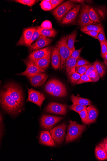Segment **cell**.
<instances>
[{"label":"cell","mask_w":107,"mask_h":161,"mask_svg":"<svg viewBox=\"0 0 107 161\" xmlns=\"http://www.w3.org/2000/svg\"><path fill=\"white\" fill-rule=\"evenodd\" d=\"M67 91L66 86L59 80L53 92L51 95L56 97H62L67 95Z\"/></svg>","instance_id":"ffe728a7"},{"label":"cell","mask_w":107,"mask_h":161,"mask_svg":"<svg viewBox=\"0 0 107 161\" xmlns=\"http://www.w3.org/2000/svg\"><path fill=\"white\" fill-rule=\"evenodd\" d=\"M88 77L93 82L98 81L100 77L99 73L96 69L90 73Z\"/></svg>","instance_id":"e575fe53"},{"label":"cell","mask_w":107,"mask_h":161,"mask_svg":"<svg viewBox=\"0 0 107 161\" xmlns=\"http://www.w3.org/2000/svg\"><path fill=\"white\" fill-rule=\"evenodd\" d=\"M82 75L75 71L69 77V78L72 83L75 85L79 80Z\"/></svg>","instance_id":"1f68e13d"},{"label":"cell","mask_w":107,"mask_h":161,"mask_svg":"<svg viewBox=\"0 0 107 161\" xmlns=\"http://www.w3.org/2000/svg\"><path fill=\"white\" fill-rule=\"evenodd\" d=\"M67 36L61 38L57 42V45L61 59L60 68H64L66 61L72 54L71 52L68 47L67 43Z\"/></svg>","instance_id":"277c9868"},{"label":"cell","mask_w":107,"mask_h":161,"mask_svg":"<svg viewBox=\"0 0 107 161\" xmlns=\"http://www.w3.org/2000/svg\"><path fill=\"white\" fill-rule=\"evenodd\" d=\"M96 69L94 65V64H92L90 67H89L88 69H87L86 72L85 73V74L88 76H89V75L90 74V73L93 72V71L95 70Z\"/></svg>","instance_id":"7dc6e473"},{"label":"cell","mask_w":107,"mask_h":161,"mask_svg":"<svg viewBox=\"0 0 107 161\" xmlns=\"http://www.w3.org/2000/svg\"><path fill=\"white\" fill-rule=\"evenodd\" d=\"M104 149V150H105V152H106V153H107V149Z\"/></svg>","instance_id":"f907efd6"},{"label":"cell","mask_w":107,"mask_h":161,"mask_svg":"<svg viewBox=\"0 0 107 161\" xmlns=\"http://www.w3.org/2000/svg\"><path fill=\"white\" fill-rule=\"evenodd\" d=\"M97 158L100 160H107V154L104 149L99 145L96 146L95 150Z\"/></svg>","instance_id":"484cf974"},{"label":"cell","mask_w":107,"mask_h":161,"mask_svg":"<svg viewBox=\"0 0 107 161\" xmlns=\"http://www.w3.org/2000/svg\"><path fill=\"white\" fill-rule=\"evenodd\" d=\"M51 63L52 67L55 69L56 70L60 68L61 59L57 44L52 48Z\"/></svg>","instance_id":"ac0fdd59"},{"label":"cell","mask_w":107,"mask_h":161,"mask_svg":"<svg viewBox=\"0 0 107 161\" xmlns=\"http://www.w3.org/2000/svg\"><path fill=\"white\" fill-rule=\"evenodd\" d=\"M67 111L66 105L60 104L55 102H51L46 107L45 112L60 115L65 114Z\"/></svg>","instance_id":"4fadbf2b"},{"label":"cell","mask_w":107,"mask_h":161,"mask_svg":"<svg viewBox=\"0 0 107 161\" xmlns=\"http://www.w3.org/2000/svg\"><path fill=\"white\" fill-rule=\"evenodd\" d=\"M79 114L82 122L84 123L87 121L88 118V113L87 108L83 110Z\"/></svg>","instance_id":"ab89813d"},{"label":"cell","mask_w":107,"mask_h":161,"mask_svg":"<svg viewBox=\"0 0 107 161\" xmlns=\"http://www.w3.org/2000/svg\"><path fill=\"white\" fill-rule=\"evenodd\" d=\"M83 48V47L79 50H75L72 53L70 57L78 59L80 57V54Z\"/></svg>","instance_id":"7bdbcfd3"},{"label":"cell","mask_w":107,"mask_h":161,"mask_svg":"<svg viewBox=\"0 0 107 161\" xmlns=\"http://www.w3.org/2000/svg\"><path fill=\"white\" fill-rule=\"evenodd\" d=\"M78 59L70 57L67 60L66 63V72L69 77L72 73L76 71V65Z\"/></svg>","instance_id":"7402d4cb"},{"label":"cell","mask_w":107,"mask_h":161,"mask_svg":"<svg viewBox=\"0 0 107 161\" xmlns=\"http://www.w3.org/2000/svg\"><path fill=\"white\" fill-rule=\"evenodd\" d=\"M67 125L63 123L51 129L50 133L55 142L57 144L62 143L66 136Z\"/></svg>","instance_id":"52a82bcc"},{"label":"cell","mask_w":107,"mask_h":161,"mask_svg":"<svg viewBox=\"0 0 107 161\" xmlns=\"http://www.w3.org/2000/svg\"><path fill=\"white\" fill-rule=\"evenodd\" d=\"M63 119L62 117L44 114L40 119V125L44 129L49 130Z\"/></svg>","instance_id":"ba28073f"},{"label":"cell","mask_w":107,"mask_h":161,"mask_svg":"<svg viewBox=\"0 0 107 161\" xmlns=\"http://www.w3.org/2000/svg\"><path fill=\"white\" fill-rule=\"evenodd\" d=\"M1 103L3 108L10 114L16 115L22 108L3 89L1 92Z\"/></svg>","instance_id":"6da1fadb"},{"label":"cell","mask_w":107,"mask_h":161,"mask_svg":"<svg viewBox=\"0 0 107 161\" xmlns=\"http://www.w3.org/2000/svg\"><path fill=\"white\" fill-rule=\"evenodd\" d=\"M93 64H89L87 65L80 66L76 69V71L81 75H83L85 74L87 69Z\"/></svg>","instance_id":"8d00e7d4"},{"label":"cell","mask_w":107,"mask_h":161,"mask_svg":"<svg viewBox=\"0 0 107 161\" xmlns=\"http://www.w3.org/2000/svg\"><path fill=\"white\" fill-rule=\"evenodd\" d=\"M71 100L73 104L87 106L90 105L92 104L91 101L88 99L74 95L71 96Z\"/></svg>","instance_id":"603a6c76"},{"label":"cell","mask_w":107,"mask_h":161,"mask_svg":"<svg viewBox=\"0 0 107 161\" xmlns=\"http://www.w3.org/2000/svg\"><path fill=\"white\" fill-rule=\"evenodd\" d=\"M84 33L88 35L94 37L95 39H97L99 33L95 31H88L84 32Z\"/></svg>","instance_id":"bcb514c9"},{"label":"cell","mask_w":107,"mask_h":161,"mask_svg":"<svg viewBox=\"0 0 107 161\" xmlns=\"http://www.w3.org/2000/svg\"><path fill=\"white\" fill-rule=\"evenodd\" d=\"M103 58L104 59V64L106 66H107V53H106L104 55Z\"/></svg>","instance_id":"681fc988"},{"label":"cell","mask_w":107,"mask_h":161,"mask_svg":"<svg viewBox=\"0 0 107 161\" xmlns=\"http://www.w3.org/2000/svg\"><path fill=\"white\" fill-rule=\"evenodd\" d=\"M27 90L28 96L27 101L32 102L41 108L44 101L45 99L43 94L32 88L29 89L27 88Z\"/></svg>","instance_id":"9c48e42d"},{"label":"cell","mask_w":107,"mask_h":161,"mask_svg":"<svg viewBox=\"0 0 107 161\" xmlns=\"http://www.w3.org/2000/svg\"><path fill=\"white\" fill-rule=\"evenodd\" d=\"M89 15L91 20L100 23V19L98 14L92 7H91L90 9L89 12Z\"/></svg>","instance_id":"f546056e"},{"label":"cell","mask_w":107,"mask_h":161,"mask_svg":"<svg viewBox=\"0 0 107 161\" xmlns=\"http://www.w3.org/2000/svg\"><path fill=\"white\" fill-rule=\"evenodd\" d=\"M87 109L88 113V118L83 124L84 125H88L96 122L98 115V111L94 105L89 106L87 107Z\"/></svg>","instance_id":"d6986e66"},{"label":"cell","mask_w":107,"mask_h":161,"mask_svg":"<svg viewBox=\"0 0 107 161\" xmlns=\"http://www.w3.org/2000/svg\"><path fill=\"white\" fill-rule=\"evenodd\" d=\"M40 5L42 9L44 11H49L52 10V6L50 0H44L41 2Z\"/></svg>","instance_id":"4dcf8cb0"},{"label":"cell","mask_w":107,"mask_h":161,"mask_svg":"<svg viewBox=\"0 0 107 161\" xmlns=\"http://www.w3.org/2000/svg\"><path fill=\"white\" fill-rule=\"evenodd\" d=\"M93 82L89 77L87 76L85 74L82 75L79 80L78 81L76 85L82 84L87 82Z\"/></svg>","instance_id":"74e56055"},{"label":"cell","mask_w":107,"mask_h":161,"mask_svg":"<svg viewBox=\"0 0 107 161\" xmlns=\"http://www.w3.org/2000/svg\"><path fill=\"white\" fill-rule=\"evenodd\" d=\"M63 2L64 1L63 0H51V2L52 6V9H54Z\"/></svg>","instance_id":"f6af8a7d"},{"label":"cell","mask_w":107,"mask_h":161,"mask_svg":"<svg viewBox=\"0 0 107 161\" xmlns=\"http://www.w3.org/2000/svg\"><path fill=\"white\" fill-rule=\"evenodd\" d=\"M99 145L104 149H107V139L105 138L99 144Z\"/></svg>","instance_id":"c3c4849f"},{"label":"cell","mask_w":107,"mask_h":161,"mask_svg":"<svg viewBox=\"0 0 107 161\" xmlns=\"http://www.w3.org/2000/svg\"><path fill=\"white\" fill-rule=\"evenodd\" d=\"M106 139H107V137L106 138Z\"/></svg>","instance_id":"f5cc1de1"},{"label":"cell","mask_w":107,"mask_h":161,"mask_svg":"<svg viewBox=\"0 0 107 161\" xmlns=\"http://www.w3.org/2000/svg\"><path fill=\"white\" fill-rule=\"evenodd\" d=\"M48 75L45 73H41L30 75L27 77L31 85L37 87L42 85L48 78Z\"/></svg>","instance_id":"2e32d148"},{"label":"cell","mask_w":107,"mask_h":161,"mask_svg":"<svg viewBox=\"0 0 107 161\" xmlns=\"http://www.w3.org/2000/svg\"><path fill=\"white\" fill-rule=\"evenodd\" d=\"M81 5L80 13L76 21L78 24L82 27L90 25L97 24L98 22L92 20L90 19L89 12L91 7L84 3Z\"/></svg>","instance_id":"5b68a950"},{"label":"cell","mask_w":107,"mask_h":161,"mask_svg":"<svg viewBox=\"0 0 107 161\" xmlns=\"http://www.w3.org/2000/svg\"><path fill=\"white\" fill-rule=\"evenodd\" d=\"M81 31L83 33L90 31H95L99 33L104 31V29L102 25L99 23L98 24L90 25L82 27L81 29Z\"/></svg>","instance_id":"d4e9b609"},{"label":"cell","mask_w":107,"mask_h":161,"mask_svg":"<svg viewBox=\"0 0 107 161\" xmlns=\"http://www.w3.org/2000/svg\"><path fill=\"white\" fill-rule=\"evenodd\" d=\"M51 50L50 51L46 56L37 61L30 62L45 70L48 67L51 62Z\"/></svg>","instance_id":"44dd1931"},{"label":"cell","mask_w":107,"mask_h":161,"mask_svg":"<svg viewBox=\"0 0 107 161\" xmlns=\"http://www.w3.org/2000/svg\"><path fill=\"white\" fill-rule=\"evenodd\" d=\"M97 39L99 41L100 43L107 42L104 31H102L99 33Z\"/></svg>","instance_id":"60d3db41"},{"label":"cell","mask_w":107,"mask_h":161,"mask_svg":"<svg viewBox=\"0 0 107 161\" xmlns=\"http://www.w3.org/2000/svg\"><path fill=\"white\" fill-rule=\"evenodd\" d=\"M38 1L35 0H16L15 2L21 4L26 5L29 7H32L35 5Z\"/></svg>","instance_id":"d590c367"},{"label":"cell","mask_w":107,"mask_h":161,"mask_svg":"<svg viewBox=\"0 0 107 161\" xmlns=\"http://www.w3.org/2000/svg\"><path fill=\"white\" fill-rule=\"evenodd\" d=\"M41 35L47 37H54L57 34V32L54 29H43L40 27Z\"/></svg>","instance_id":"f1b7e54d"},{"label":"cell","mask_w":107,"mask_h":161,"mask_svg":"<svg viewBox=\"0 0 107 161\" xmlns=\"http://www.w3.org/2000/svg\"><path fill=\"white\" fill-rule=\"evenodd\" d=\"M77 36V32L76 31H74L71 34L67 36V45L72 53L75 50L74 44Z\"/></svg>","instance_id":"cb8c5ba5"},{"label":"cell","mask_w":107,"mask_h":161,"mask_svg":"<svg viewBox=\"0 0 107 161\" xmlns=\"http://www.w3.org/2000/svg\"><path fill=\"white\" fill-rule=\"evenodd\" d=\"M36 29V27H33L24 29L21 38L16 44V46L28 47Z\"/></svg>","instance_id":"8fae6325"},{"label":"cell","mask_w":107,"mask_h":161,"mask_svg":"<svg viewBox=\"0 0 107 161\" xmlns=\"http://www.w3.org/2000/svg\"><path fill=\"white\" fill-rule=\"evenodd\" d=\"M40 27L43 29H50L52 28L51 22L48 20L43 21Z\"/></svg>","instance_id":"b9f144b4"},{"label":"cell","mask_w":107,"mask_h":161,"mask_svg":"<svg viewBox=\"0 0 107 161\" xmlns=\"http://www.w3.org/2000/svg\"><path fill=\"white\" fill-rule=\"evenodd\" d=\"M86 128V126L74 121H69L65 142H70L77 139L82 135Z\"/></svg>","instance_id":"3957f363"},{"label":"cell","mask_w":107,"mask_h":161,"mask_svg":"<svg viewBox=\"0 0 107 161\" xmlns=\"http://www.w3.org/2000/svg\"><path fill=\"white\" fill-rule=\"evenodd\" d=\"M41 36L40 27H36V30L34 32L31 41L29 43L28 47L32 44L33 42L37 40Z\"/></svg>","instance_id":"836d02e7"},{"label":"cell","mask_w":107,"mask_h":161,"mask_svg":"<svg viewBox=\"0 0 107 161\" xmlns=\"http://www.w3.org/2000/svg\"><path fill=\"white\" fill-rule=\"evenodd\" d=\"M106 44H107V50H106V53H107V42L106 43Z\"/></svg>","instance_id":"816d5d0a"},{"label":"cell","mask_w":107,"mask_h":161,"mask_svg":"<svg viewBox=\"0 0 107 161\" xmlns=\"http://www.w3.org/2000/svg\"><path fill=\"white\" fill-rule=\"evenodd\" d=\"M107 43L101 42L100 43L101 46V56L103 58L104 55L106 53L107 50Z\"/></svg>","instance_id":"ee69618b"},{"label":"cell","mask_w":107,"mask_h":161,"mask_svg":"<svg viewBox=\"0 0 107 161\" xmlns=\"http://www.w3.org/2000/svg\"><path fill=\"white\" fill-rule=\"evenodd\" d=\"M76 5L74 3L67 1L54 9L52 11V13L55 18L60 22L69 12Z\"/></svg>","instance_id":"8992f818"},{"label":"cell","mask_w":107,"mask_h":161,"mask_svg":"<svg viewBox=\"0 0 107 161\" xmlns=\"http://www.w3.org/2000/svg\"><path fill=\"white\" fill-rule=\"evenodd\" d=\"M81 8V5H76L71 10L60 22L63 24H68L75 22Z\"/></svg>","instance_id":"7c38bea8"},{"label":"cell","mask_w":107,"mask_h":161,"mask_svg":"<svg viewBox=\"0 0 107 161\" xmlns=\"http://www.w3.org/2000/svg\"><path fill=\"white\" fill-rule=\"evenodd\" d=\"M90 64V63L87 60H86L82 57H80L76 62V68H78V67Z\"/></svg>","instance_id":"f35d334b"},{"label":"cell","mask_w":107,"mask_h":161,"mask_svg":"<svg viewBox=\"0 0 107 161\" xmlns=\"http://www.w3.org/2000/svg\"><path fill=\"white\" fill-rule=\"evenodd\" d=\"M70 109L76 112L79 113L83 110L87 108V106L78 104H73L69 106Z\"/></svg>","instance_id":"d6a6232c"},{"label":"cell","mask_w":107,"mask_h":161,"mask_svg":"<svg viewBox=\"0 0 107 161\" xmlns=\"http://www.w3.org/2000/svg\"><path fill=\"white\" fill-rule=\"evenodd\" d=\"M51 49L50 47L32 52L29 55L27 60L33 62L39 60L46 56Z\"/></svg>","instance_id":"9a60e30c"},{"label":"cell","mask_w":107,"mask_h":161,"mask_svg":"<svg viewBox=\"0 0 107 161\" xmlns=\"http://www.w3.org/2000/svg\"><path fill=\"white\" fill-rule=\"evenodd\" d=\"M24 61L26 65V69L24 72L19 73L17 75L27 77L30 75L41 74L45 72V70L40 68L32 63L29 62L27 60H25Z\"/></svg>","instance_id":"30bf717a"},{"label":"cell","mask_w":107,"mask_h":161,"mask_svg":"<svg viewBox=\"0 0 107 161\" xmlns=\"http://www.w3.org/2000/svg\"><path fill=\"white\" fill-rule=\"evenodd\" d=\"M59 81V80L55 79L50 80L45 86V91L48 94L51 95Z\"/></svg>","instance_id":"4316f807"},{"label":"cell","mask_w":107,"mask_h":161,"mask_svg":"<svg viewBox=\"0 0 107 161\" xmlns=\"http://www.w3.org/2000/svg\"><path fill=\"white\" fill-rule=\"evenodd\" d=\"M94 65L96 69L99 73L101 78H103L105 75L106 69L102 63L98 60H96L94 63Z\"/></svg>","instance_id":"83f0119b"},{"label":"cell","mask_w":107,"mask_h":161,"mask_svg":"<svg viewBox=\"0 0 107 161\" xmlns=\"http://www.w3.org/2000/svg\"><path fill=\"white\" fill-rule=\"evenodd\" d=\"M3 89L23 108L24 96L22 90L19 86L10 82L4 86Z\"/></svg>","instance_id":"7a4b0ae2"},{"label":"cell","mask_w":107,"mask_h":161,"mask_svg":"<svg viewBox=\"0 0 107 161\" xmlns=\"http://www.w3.org/2000/svg\"><path fill=\"white\" fill-rule=\"evenodd\" d=\"M40 142L42 144L51 147L56 146L50 133L48 131H41L40 136Z\"/></svg>","instance_id":"e0dca14e"},{"label":"cell","mask_w":107,"mask_h":161,"mask_svg":"<svg viewBox=\"0 0 107 161\" xmlns=\"http://www.w3.org/2000/svg\"><path fill=\"white\" fill-rule=\"evenodd\" d=\"M52 41V39L41 35L35 42L28 47L30 52L34 51L48 46Z\"/></svg>","instance_id":"5bb4252c"}]
</instances>
